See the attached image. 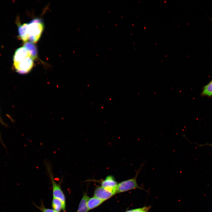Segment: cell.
Returning <instances> with one entry per match:
<instances>
[{
    "label": "cell",
    "mask_w": 212,
    "mask_h": 212,
    "mask_svg": "<svg viewBox=\"0 0 212 212\" xmlns=\"http://www.w3.org/2000/svg\"><path fill=\"white\" fill-rule=\"evenodd\" d=\"M44 25L39 19H34L28 24L27 32L29 40L32 43L36 42L39 39L44 29Z\"/></svg>",
    "instance_id": "6da1fadb"
},
{
    "label": "cell",
    "mask_w": 212,
    "mask_h": 212,
    "mask_svg": "<svg viewBox=\"0 0 212 212\" xmlns=\"http://www.w3.org/2000/svg\"><path fill=\"white\" fill-rule=\"evenodd\" d=\"M144 163L142 164L140 168L136 171L135 176L132 178L122 181L117 184L116 188V193L128 191L135 189H140L145 190L140 186L137 182L138 175L142 169Z\"/></svg>",
    "instance_id": "7a4b0ae2"
},
{
    "label": "cell",
    "mask_w": 212,
    "mask_h": 212,
    "mask_svg": "<svg viewBox=\"0 0 212 212\" xmlns=\"http://www.w3.org/2000/svg\"><path fill=\"white\" fill-rule=\"evenodd\" d=\"M45 167L51 177L53 187V198L60 200L65 204V199L64 196L61 190L59 185L57 184L54 180L52 172V166L50 163L47 161H45L44 162Z\"/></svg>",
    "instance_id": "3957f363"
},
{
    "label": "cell",
    "mask_w": 212,
    "mask_h": 212,
    "mask_svg": "<svg viewBox=\"0 0 212 212\" xmlns=\"http://www.w3.org/2000/svg\"><path fill=\"white\" fill-rule=\"evenodd\" d=\"M33 60L31 57H28L19 62L14 63V66L17 72L21 74H26L33 68Z\"/></svg>",
    "instance_id": "277c9868"
},
{
    "label": "cell",
    "mask_w": 212,
    "mask_h": 212,
    "mask_svg": "<svg viewBox=\"0 0 212 212\" xmlns=\"http://www.w3.org/2000/svg\"><path fill=\"white\" fill-rule=\"evenodd\" d=\"M115 194L114 192L101 186L95 189L94 196L105 201Z\"/></svg>",
    "instance_id": "5b68a950"
},
{
    "label": "cell",
    "mask_w": 212,
    "mask_h": 212,
    "mask_svg": "<svg viewBox=\"0 0 212 212\" xmlns=\"http://www.w3.org/2000/svg\"><path fill=\"white\" fill-rule=\"evenodd\" d=\"M28 57H31L29 51L24 46L20 47L15 52L13 57L14 63L19 62Z\"/></svg>",
    "instance_id": "8992f818"
},
{
    "label": "cell",
    "mask_w": 212,
    "mask_h": 212,
    "mask_svg": "<svg viewBox=\"0 0 212 212\" xmlns=\"http://www.w3.org/2000/svg\"><path fill=\"white\" fill-rule=\"evenodd\" d=\"M117 183L114 177L112 175L107 176L101 182V186L116 193Z\"/></svg>",
    "instance_id": "52a82bcc"
},
{
    "label": "cell",
    "mask_w": 212,
    "mask_h": 212,
    "mask_svg": "<svg viewBox=\"0 0 212 212\" xmlns=\"http://www.w3.org/2000/svg\"><path fill=\"white\" fill-rule=\"evenodd\" d=\"M89 198L86 192L83 194L77 212H88L89 211L87 202Z\"/></svg>",
    "instance_id": "ba28073f"
},
{
    "label": "cell",
    "mask_w": 212,
    "mask_h": 212,
    "mask_svg": "<svg viewBox=\"0 0 212 212\" xmlns=\"http://www.w3.org/2000/svg\"><path fill=\"white\" fill-rule=\"evenodd\" d=\"M27 26L28 24L25 23L19 26L18 27L19 37L21 40L26 42L29 40Z\"/></svg>",
    "instance_id": "9c48e42d"
},
{
    "label": "cell",
    "mask_w": 212,
    "mask_h": 212,
    "mask_svg": "<svg viewBox=\"0 0 212 212\" xmlns=\"http://www.w3.org/2000/svg\"><path fill=\"white\" fill-rule=\"evenodd\" d=\"M104 201L94 196L89 198L87 202L88 208L89 210L92 209L97 207Z\"/></svg>",
    "instance_id": "30bf717a"
},
{
    "label": "cell",
    "mask_w": 212,
    "mask_h": 212,
    "mask_svg": "<svg viewBox=\"0 0 212 212\" xmlns=\"http://www.w3.org/2000/svg\"><path fill=\"white\" fill-rule=\"evenodd\" d=\"M65 204L60 200L53 198L52 202V207L55 211L59 212L61 209L65 210Z\"/></svg>",
    "instance_id": "8fae6325"
},
{
    "label": "cell",
    "mask_w": 212,
    "mask_h": 212,
    "mask_svg": "<svg viewBox=\"0 0 212 212\" xmlns=\"http://www.w3.org/2000/svg\"><path fill=\"white\" fill-rule=\"evenodd\" d=\"M31 54V57L34 60L37 57V51L35 46L31 42H26L24 45Z\"/></svg>",
    "instance_id": "7c38bea8"
},
{
    "label": "cell",
    "mask_w": 212,
    "mask_h": 212,
    "mask_svg": "<svg viewBox=\"0 0 212 212\" xmlns=\"http://www.w3.org/2000/svg\"><path fill=\"white\" fill-rule=\"evenodd\" d=\"M201 95L208 97L212 96V80L203 87Z\"/></svg>",
    "instance_id": "4fadbf2b"
},
{
    "label": "cell",
    "mask_w": 212,
    "mask_h": 212,
    "mask_svg": "<svg viewBox=\"0 0 212 212\" xmlns=\"http://www.w3.org/2000/svg\"><path fill=\"white\" fill-rule=\"evenodd\" d=\"M150 208V206H145L142 208L128 210L125 212H148Z\"/></svg>",
    "instance_id": "5bb4252c"
},
{
    "label": "cell",
    "mask_w": 212,
    "mask_h": 212,
    "mask_svg": "<svg viewBox=\"0 0 212 212\" xmlns=\"http://www.w3.org/2000/svg\"><path fill=\"white\" fill-rule=\"evenodd\" d=\"M39 208L42 212H57L54 210L46 208L43 206L39 207Z\"/></svg>",
    "instance_id": "9a60e30c"
}]
</instances>
